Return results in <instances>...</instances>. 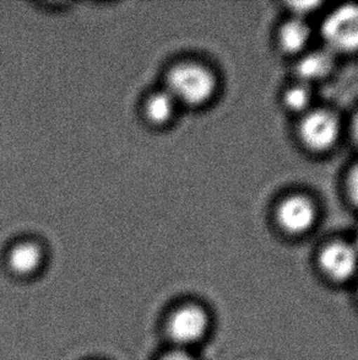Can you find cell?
<instances>
[{"instance_id":"cell-10","label":"cell","mask_w":358,"mask_h":360,"mask_svg":"<svg viewBox=\"0 0 358 360\" xmlns=\"http://www.w3.org/2000/svg\"><path fill=\"white\" fill-rule=\"evenodd\" d=\"M334 67V59L329 51H318L305 54L297 64V74L305 83L317 82L329 75Z\"/></svg>"},{"instance_id":"cell-16","label":"cell","mask_w":358,"mask_h":360,"mask_svg":"<svg viewBox=\"0 0 358 360\" xmlns=\"http://www.w3.org/2000/svg\"><path fill=\"white\" fill-rule=\"evenodd\" d=\"M354 248H356V250H357V252H358V233H357V236H356V246H354Z\"/></svg>"},{"instance_id":"cell-8","label":"cell","mask_w":358,"mask_h":360,"mask_svg":"<svg viewBox=\"0 0 358 360\" xmlns=\"http://www.w3.org/2000/svg\"><path fill=\"white\" fill-rule=\"evenodd\" d=\"M44 258L46 251L37 240L22 239L11 245L6 261L11 272L21 277H29L39 272L44 266Z\"/></svg>"},{"instance_id":"cell-12","label":"cell","mask_w":358,"mask_h":360,"mask_svg":"<svg viewBox=\"0 0 358 360\" xmlns=\"http://www.w3.org/2000/svg\"><path fill=\"white\" fill-rule=\"evenodd\" d=\"M347 190H349L351 200L358 205V164L350 172L349 179H347Z\"/></svg>"},{"instance_id":"cell-1","label":"cell","mask_w":358,"mask_h":360,"mask_svg":"<svg viewBox=\"0 0 358 360\" xmlns=\"http://www.w3.org/2000/svg\"><path fill=\"white\" fill-rule=\"evenodd\" d=\"M164 88L179 108H201L213 98L216 79L213 72L194 60H179L166 70Z\"/></svg>"},{"instance_id":"cell-15","label":"cell","mask_w":358,"mask_h":360,"mask_svg":"<svg viewBox=\"0 0 358 360\" xmlns=\"http://www.w3.org/2000/svg\"><path fill=\"white\" fill-rule=\"evenodd\" d=\"M352 134H354V141L358 143V113L352 123Z\"/></svg>"},{"instance_id":"cell-7","label":"cell","mask_w":358,"mask_h":360,"mask_svg":"<svg viewBox=\"0 0 358 360\" xmlns=\"http://www.w3.org/2000/svg\"><path fill=\"white\" fill-rule=\"evenodd\" d=\"M178 103L164 86L155 89L142 98L141 113L146 123L156 129H165L175 122Z\"/></svg>"},{"instance_id":"cell-11","label":"cell","mask_w":358,"mask_h":360,"mask_svg":"<svg viewBox=\"0 0 358 360\" xmlns=\"http://www.w3.org/2000/svg\"><path fill=\"white\" fill-rule=\"evenodd\" d=\"M310 98L312 95H310V89L307 88L305 84L297 85L286 91V108L295 112H303L310 106Z\"/></svg>"},{"instance_id":"cell-5","label":"cell","mask_w":358,"mask_h":360,"mask_svg":"<svg viewBox=\"0 0 358 360\" xmlns=\"http://www.w3.org/2000/svg\"><path fill=\"white\" fill-rule=\"evenodd\" d=\"M315 218L314 205L302 195H292L284 200L277 210V221L289 234H305L312 229Z\"/></svg>"},{"instance_id":"cell-2","label":"cell","mask_w":358,"mask_h":360,"mask_svg":"<svg viewBox=\"0 0 358 360\" xmlns=\"http://www.w3.org/2000/svg\"><path fill=\"white\" fill-rule=\"evenodd\" d=\"M321 36L330 53L357 52V5H343L331 11L321 25Z\"/></svg>"},{"instance_id":"cell-4","label":"cell","mask_w":358,"mask_h":360,"mask_svg":"<svg viewBox=\"0 0 358 360\" xmlns=\"http://www.w3.org/2000/svg\"><path fill=\"white\" fill-rule=\"evenodd\" d=\"M206 328L208 315L197 305L179 307L168 321L171 338L183 346L198 342L205 335Z\"/></svg>"},{"instance_id":"cell-6","label":"cell","mask_w":358,"mask_h":360,"mask_svg":"<svg viewBox=\"0 0 358 360\" xmlns=\"http://www.w3.org/2000/svg\"><path fill=\"white\" fill-rule=\"evenodd\" d=\"M319 264L328 277L335 281H346L357 269V250L349 243H331L320 253Z\"/></svg>"},{"instance_id":"cell-3","label":"cell","mask_w":358,"mask_h":360,"mask_svg":"<svg viewBox=\"0 0 358 360\" xmlns=\"http://www.w3.org/2000/svg\"><path fill=\"white\" fill-rule=\"evenodd\" d=\"M300 134L312 150H328L339 139V121L329 111H313L300 122Z\"/></svg>"},{"instance_id":"cell-14","label":"cell","mask_w":358,"mask_h":360,"mask_svg":"<svg viewBox=\"0 0 358 360\" xmlns=\"http://www.w3.org/2000/svg\"><path fill=\"white\" fill-rule=\"evenodd\" d=\"M161 360H193L188 353L183 351H173L167 353Z\"/></svg>"},{"instance_id":"cell-13","label":"cell","mask_w":358,"mask_h":360,"mask_svg":"<svg viewBox=\"0 0 358 360\" xmlns=\"http://www.w3.org/2000/svg\"><path fill=\"white\" fill-rule=\"evenodd\" d=\"M319 5V3H312V1H305V3H293L292 8L293 11H296L298 14L300 19H303V16L307 14L312 13L313 10L317 9V6Z\"/></svg>"},{"instance_id":"cell-9","label":"cell","mask_w":358,"mask_h":360,"mask_svg":"<svg viewBox=\"0 0 358 360\" xmlns=\"http://www.w3.org/2000/svg\"><path fill=\"white\" fill-rule=\"evenodd\" d=\"M312 30L305 20L296 18L286 22L280 30L279 42L281 49L289 53H298L310 44Z\"/></svg>"}]
</instances>
